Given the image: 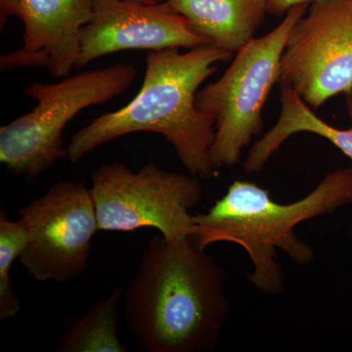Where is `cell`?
I'll return each mask as SVG.
<instances>
[{
  "mask_svg": "<svg viewBox=\"0 0 352 352\" xmlns=\"http://www.w3.org/2000/svg\"><path fill=\"white\" fill-rule=\"evenodd\" d=\"M226 270L192 237L155 236L124 292L126 326L144 352H210L228 315Z\"/></svg>",
  "mask_w": 352,
  "mask_h": 352,
  "instance_id": "1",
  "label": "cell"
},
{
  "mask_svg": "<svg viewBox=\"0 0 352 352\" xmlns=\"http://www.w3.org/2000/svg\"><path fill=\"white\" fill-rule=\"evenodd\" d=\"M233 53L212 44L180 52L179 48L149 51L144 80L138 94L124 107L103 113L72 136L68 159L78 163L96 148L134 132L161 134L190 175H214L212 151L214 120L197 110L201 83L230 61Z\"/></svg>",
  "mask_w": 352,
  "mask_h": 352,
  "instance_id": "2",
  "label": "cell"
},
{
  "mask_svg": "<svg viewBox=\"0 0 352 352\" xmlns=\"http://www.w3.org/2000/svg\"><path fill=\"white\" fill-rule=\"evenodd\" d=\"M352 204V168L328 173L308 195L295 203H277L267 190L236 180L206 214L193 215L192 239L203 251L219 242L240 245L249 254L252 271L248 275L266 295H280L285 288L277 249L294 263L307 265L314 251L298 238L295 228L307 220L331 214Z\"/></svg>",
  "mask_w": 352,
  "mask_h": 352,
  "instance_id": "3",
  "label": "cell"
},
{
  "mask_svg": "<svg viewBox=\"0 0 352 352\" xmlns=\"http://www.w3.org/2000/svg\"><path fill=\"white\" fill-rule=\"evenodd\" d=\"M136 75L131 65L115 64L55 83H31L25 94L38 104L0 129V162L14 175L38 177L58 160L68 157L63 142L67 124L83 109L124 94Z\"/></svg>",
  "mask_w": 352,
  "mask_h": 352,
  "instance_id": "4",
  "label": "cell"
},
{
  "mask_svg": "<svg viewBox=\"0 0 352 352\" xmlns=\"http://www.w3.org/2000/svg\"><path fill=\"white\" fill-rule=\"evenodd\" d=\"M309 6L292 7L275 29L238 50L226 73L197 94V110L214 120L210 156L215 168L239 163L243 150L263 129L261 113L278 83L285 44Z\"/></svg>",
  "mask_w": 352,
  "mask_h": 352,
  "instance_id": "5",
  "label": "cell"
},
{
  "mask_svg": "<svg viewBox=\"0 0 352 352\" xmlns=\"http://www.w3.org/2000/svg\"><path fill=\"white\" fill-rule=\"evenodd\" d=\"M91 182L99 231L132 232L152 227L168 241L195 234L190 210L203 198L198 176L164 170L153 162L138 173L115 163L97 168Z\"/></svg>",
  "mask_w": 352,
  "mask_h": 352,
  "instance_id": "6",
  "label": "cell"
},
{
  "mask_svg": "<svg viewBox=\"0 0 352 352\" xmlns=\"http://www.w3.org/2000/svg\"><path fill=\"white\" fill-rule=\"evenodd\" d=\"M19 215L28 229L20 261L32 278L66 283L82 274L99 231L91 191L85 183H55Z\"/></svg>",
  "mask_w": 352,
  "mask_h": 352,
  "instance_id": "7",
  "label": "cell"
},
{
  "mask_svg": "<svg viewBox=\"0 0 352 352\" xmlns=\"http://www.w3.org/2000/svg\"><path fill=\"white\" fill-rule=\"evenodd\" d=\"M280 85L310 108L352 87V0H314L287 39Z\"/></svg>",
  "mask_w": 352,
  "mask_h": 352,
  "instance_id": "8",
  "label": "cell"
},
{
  "mask_svg": "<svg viewBox=\"0 0 352 352\" xmlns=\"http://www.w3.org/2000/svg\"><path fill=\"white\" fill-rule=\"evenodd\" d=\"M208 44L192 31L166 0L146 4L135 0H94L91 19L82 28L76 69L126 50L161 51Z\"/></svg>",
  "mask_w": 352,
  "mask_h": 352,
  "instance_id": "9",
  "label": "cell"
},
{
  "mask_svg": "<svg viewBox=\"0 0 352 352\" xmlns=\"http://www.w3.org/2000/svg\"><path fill=\"white\" fill-rule=\"evenodd\" d=\"M0 10L2 27L9 16L24 24L22 47L0 58L2 72L36 67L62 78L76 69L94 0H0Z\"/></svg>",
  "mask_w": 352,
  "mask_h": 352,
  "instance_id": "10",
  "label": "cell"
},
{
  "mask_svg": "<svg viewBox=\"0 0 352 352\" xmlns=\"http://www.w3.org/2000/svg\"><path fill=\"white\" fill-rule=\"evenodd\" d=\"M192 31L220 50L236 53L254 38L268 0H166Z\"/></svg>",
  "mask_w": 352,
  "mask_h": 352,
  "instance_id": "11",
  "label": "cell"
},
{
  "mask_svg": "<svg viewBox=\"0 0 352 352\" xmlns=\"http://www.w3.org/2000/svg\"><path fill=\"white\" fill-rule=\"evenodd\" d=\"M300 132H309L326 138L352 161V127L340 129L330 126L312 112L309 106L289 85H281V113L275 126L256 141L244 163L247 173L263 170L287 139Z\"/></svg>",
  "mask_w": 352,
  "mask_h": 352,
  "instance_id": "12",
  "label": "cell"
},
{
  "mask_svg": "<svg viewBox=\"0 0 352 352\" xmlns=\"http://www.w3.org/2000/svg\"><path fill=\"white\" fill-rule=\"evenodd\" d=\"M124 289L118 287L112 293L66 326L57 351L126 352L120 337L119 305Z\"/></svg>",
  "mask_w": 352,
  "mask_h": 352,
  "instance_id": "13",
  "label": "cell"
},
{
  "mask_svg": "<svg viewBox=\"0 0 352 352\" xmlns=\"http://www.w3.org/2000/svg\"><path fill=\"white\" fill-rule=\"evenodd\" d=\"M28 243V229L24 220L8 219L3 208L0 210V320L14 318L21 311L19 298L13 289L10 273L16 258H20Z\"/></svg>",
  "mask_w": 352,
  "mask_h": 352,
  "instance_id": "14",
  "label": "cell"
},
{
  "mask_svg": "<svg viewBox=\"0 0 352 352\" xmlns=\"http://www.w3.org/2000/svg\"><path fill=\"white\" fill-rule=\"evenodd\" d=\"M314 0H268L267 11L273 15H283L288 12L292 7L300 3H311Z\"/></svg>",
  "mask_w": 352,
  "mask_h": 352,
  "instance_id": "15",
  "label": "cell"
},
{
  "mask_svg": "<svg viewBox=\"0 0 352 352\" xmlns=\"http://www.w3.org/2000/svg\"><path fill=\"white\" fill-rule=\"evenodd\" d=\"M346 106L347 116H349V120H351V127H352V87L349 91H347L346 94Z\"/></svg>",
  "mask_w": 352,
  "mask_h": 352,
  "instance_id": "16",
  "label": "cell"
},
{
  "mask_svg": "<svg viewBox=\"0 0 352 352\" xmlns=\"http://www.w3.org/2000/svg\"><path fill=\"white\" fill-rule=\"evenodd\" d=\"M135 1L142 2V3L146 4H157L164 1V0H135Z\"/></svg>",
  "mask_w": 352,
  "mask_h": 352,
  "instance_id": "17",
  "label": "cell"
}]
</instances>
